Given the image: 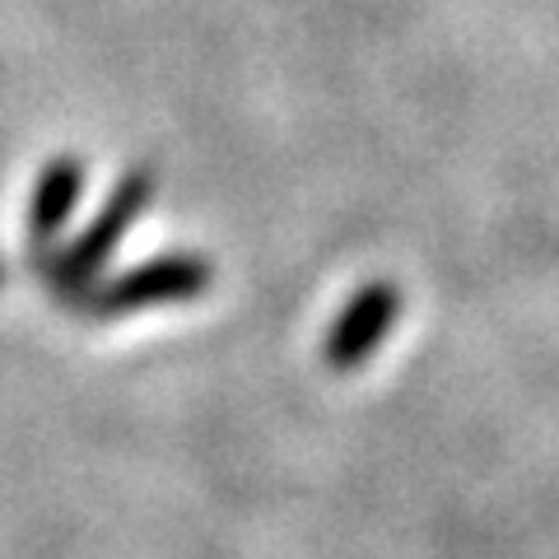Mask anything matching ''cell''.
Returning a JSON list of instances; mask_svg holds the SVG:
<instances>
[{"mask_svg": "<svg viewBox=\"0 0 559 559\" xmlns=\"http://www.w3.org/2000/svg\"><path fill=\"white\" fill-rule=\"evenodd\" d=\"M0 275H5V271H0Z\"/></svg>", "mask_w": 559, "mask_h": 559, "instance_id": "obj_5", "label": "cell"}, {"mask_svg": "<svg viewBox=\"0 0 559 559\" xmlns=\"http://www.w3.org/2000/svg\"><path fill=\"white\" fill-rule=\"evenodd\" d=\"M150 201H154V173H140V168L127 173V178L112 187V197L103 201V210L94 215L90 229H84L57 261H51L47 280H51V289H57L66 304L90 294L98 271L112 261V252L121 248V238L131 234V224L140 219V210H145Z\"/></svg>", "mask_w": 559, "mask_h": 559, "instance_id": "obj_1", "label": "cell"}, {"mask_svg": "<svg viewBox=\"0 0 559 559\" xmlns=\"http://www.w3.org/2000/svg\"><path fill=\"white\" fill-rule=\"evenodd\" d=\"M84 159L75 154H61V159H51L43 173H38V187H33V201H28V238L33 242H51L66 219L75 215V205L84 197Z\"/></svg>", "mask_w": 559, "mask_h": 559, "instance_id": "obj_4", "label": "cell"}, {"mask_svg": "<svg viewBox=\"0 0 559 559\" xmlns=\"http://www.w3.org/2000/svg\"><path fill=\"white\" fill-rule=\"evenodd\" d=\"M396 318H401V289L392 280H369V285H359L326 326L322 364L336 373H355L359 364H369L382 349V341L392 336Z\"/></svg>", "mask_w": 559, "mask_h": 559, "instance_id": "obj_3", "label": "cell"}, {"mask_svg": "<svg viewBox=\"0 0 559 559\" xmlns=\"http://www.w3.org/2000/svg\"><path fill=\"white\" fill-rule=\"evenodd\" d=\"M215 285V266L205 252H164L154 261H140L127 275H117L112 285H103L84 308L94 318H127V312L145 308H168V304H191Z\"/></svg>", "mask_w": 559, "mask_h": 559, "instance_id": "obj_2", "label": "cell"}]
</instances>
